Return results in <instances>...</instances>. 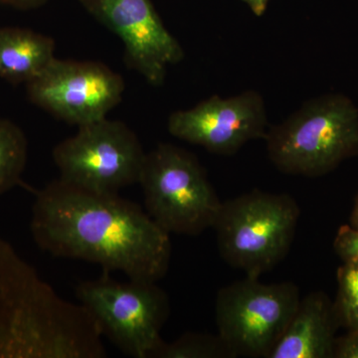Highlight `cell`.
Here are the masks:
<instances>
[{"instance_id":"6da1fadb","label":"cell","mask_w":358,"mask_h":358,"mask_svg":"<svg viewBox=\"0 0 358 358\" xmlns=\"http://www.w3.org/2000/svg\"><path fill=\"white\" fill-rule=\"evenodd\" d=\"M30 231L52 256L98 264L131 280L157 282L171 263V234L140 205L61 178L37 192Z\"/></svg>"},{"instance_id":"7a4b0ae2","label":"cell","mask_w":358,"mask_h":358,"mask_svg":"<svg viewBox=\"0 0 358 358\" xmlns=\"http://www.w3.org/2000/svg\"><path fill=\"white\" fill-rule=\"evenodd\" d=\"M100 329L0 239V358H103Z\"/></svg>"},{"instance_id":"3957f363","label":"cell","mask_w":358,"mask_h":358,"mask_svg":"<svg viewBox=\"0 0 358 358\" xmlns=\"http://www.w3.org/2000/svg\"><path fill=\"white\" fill-rule=\"evenodd\" d=\"M268 159L282 173L319 178L358 155V108L343 94L308 100L268 127Z\"/></svg>"},{"instance_id":"277c9868","label":"cell","mask_w":358,"mask_h":358,"mask_svg":"<svg viewBox=\"0 0 358 358\" xmlns=\"http://www.w3.org/2000/svg\"><path fill=\"white\" fill-rule=\"evenodd\" d=\"M300 213L287 193L254 189L222 202L213 225L219 253L247 277L260 278L288 255Z\"/></svg>"},{"instance_id":"5b68a950","label":"cell","mask_w":358,"mask_h":358,"mask_svg":"<svg viewBox=\"0 0 358 358\" xmlns=\"http://www.w3.org/2000/svg\"><path fill=\"white\" fill-rule=\"evenodd\" d=\"M138 183L148 215L169 234L197 236L213 228L222 202L192 152L159 143L145 155Z\"/></svg>"},{"instance_id":"8992f818","label":"cell","mask_w":358,"mask_h":358,"mask_svg":"<svg viewBox=\"0 0 358 358\" xmlns=\"http://www.w3.org/2000/svg\"><path fill=\"white\" fill-rule=\"evenodd\" d=\"M108 274L78 284L79 303L102 336L122 352L134 358L155 357L164 343L160 331L169 315L166 292L155 282H119Z\"/></svg>"},{"instance_id":"52a82bcc","label":"cell","mask_w":358,"mask_h":358,"mask_svg":"<svg viewBox=\"0 0 358 358\" xmlns=\"http://www.w3.org/2000/svg\"><path fill=\"white\" fill-rule=\"evenodd\" d=\"M300 291L292 282L265 284L247 277L218 292V336L236 357L268 358L286 331Z\"/></svg>"},{"instance_id":"ba28073f","label":"cell","mask_w":358,"mask_h":358,"mask_svg":"<svg viewBox=\"0 0 358 358\" xmlns=\"http://www.w3.org/2000/svg\"><path fill=\"white\" fill-rule=\"evenodd\" d=\"M145 155L133 129L107 117L79 127L76 134L61 141L52 152L61 179L110 193L138 183Z\"/></svg>"},{"instance_id":"9c48e42d","label":"cell","mask_w":358,"mask_h":358,"mask_svg":"<svg viewBox=\"0 0 358 358\" xmlns=\"http://www.w3.org/2000/svg\"><path fill=\"white\" fill-rule=\"evenodd\" d=\"M124 89L121 75L103 63L57 58L26 84L30 103L78 128L107 117Z\"/></svg>"},{"instance_id":"30bf717a","label":"cell","mask_w":358,"mask_h":358,"mask_svg":"<svg viewBox=\"0 0 358 358\" xmlns=\"http://www.w3.org/2000/svg\"><path fill=\"white\" fill-rule=\"evenodd\" d=\"M85 10L124 44L127 67L152 86L185 59L178 40L167 30L152 0H79Z\"/></svg>"},{"instance_id":"8fae6325","label":"cell","mask_w":358,"mask_h":358,"mask_svg":"<svg viewBox=\"0 0 358 358\" xmlns=\"http://www.w3.org/2000/svg\"><path fill=\"white\" fill-rule=\"evenodd\" d=\"M167 129L171 136L212 154L233 155L249 141L265 138L268 129L265 100L255 90L228 98L211 96L192 109L173 112Z\"/></svg>"},{"instance_id":"7c38bea8","label":"cell","mask_w":358,"mask_h":358,"mask_svg":"<svg viewBox=\"0 0 358 358\" xmlns=\"http://www.w3.org/2000/svg\"><path fill=\"white\" fill-rule=\"evenodd\" d=\"M339 327L334 303L322 292L301 299L286 331L268 358L334 357Z\"/></svg>"},{"instance_id":"4fadbf2b","label":"cell","mask_w":358,"mask_h":358,"mask_svg":"<svg viewBox=\"0 0 358 358\" xmlns=\"http://www.w3.org/2000/svg\"><path fill=\"white\" fill-rule=\"evenodd\" d=\"M53 38L28 28L0 27V78L27 84L55 60Z\"/></svg>"},{"instance_id":"5bb4252c","label":"cell","mask_w":358,"mask_h":358,"mask_svg":"<svg viewBox=\"0 0 358 358\" xmlns=\"http://www.w3.org/2000/svg\"><path fill=\"white\" fill-rule=\"evenodd\" d=\"M28 159V141L15 122L0 117V195L20 185Z\"/></svg>"},{"instance_id":"9a60e30c","label":"cell","mask_w":358,"mask_h":358,"mask_svg":"<svg viewBox=\"0 0 358 358\" xmlns=\"http://www.w3.org/2000/svg\"><path fill=\"white\" fill-rule=\"evenodd\" d=\"M155 357L225 358L235 357V355L219 336L187 334L173 343H164Z\"/></svg>"},{"instance_id":"2e32d148","label":"cell","mask_w":358,"mask_h":358,"mask_svg":"<svg viewBox=\"0 0 358 358\" xmlns=\"http://www.w3.org/2000/svg\"><path fill=\"white\" fill-rule=\"evenodd\" d=\"M338 296L334 303L339 327L358 329V265L343 263L338 268Z\"/></svg>"},{"instance_id":"e0dca14e","label":"cell","mask_w":358,"mask_h":358,"mask_svg":"<svg viewBox=\"0 0 358 358\" xmlns=\"http://www.w3.org/2000/svg\"><path fill=\"white\" fill-rule=\"evenodd\" d=\"M334 248L343 263L358 265V229L350 224L341 226L334 238Z\"/></svg>"},{"instance_id":"ac0fdd59","label":"cell","mask_w":358,"mask_h":358,"mask_svg":"<svg viewBox=\"0 0 358 358\" xmlns=\"http://www.w3.org/2000/svg\"><path fill=\"white\" fill-rule=\"evenodd\" d=\"M334 357L358 358V329H350L345 336L336 339Z\"/></svg>"},{"instance_id":"d6986e66","label":"cell","mask_w":358,"mask_h":358,"mask_svg":"<svg viewBox=\"0 0 358 358\" xmlns=\"http://www.w3.org/2000/svg\"><path fill=\"white\" fill-rule=\"evenodd\" d=\"M48 0H0V6L13 7L18 10L27 11L40 8Z\"/></svg>"},{"instance_id":"ffe728a7","label":"cell","mask_w":358,"mask_h":358,"mask_svg":"<svg viewBox=\"0 0 358 358\" xmlns=\"http://www.w3.org/2000/svg\"><path fill=\"white\" fill-rule=\"evenodd\" d=\"M241 1L244 2V3L249 7L250 10H251L253 14L260 17V16H263L266 10H267L270 0H241Z\"/></svg>"},{"instance_id":"44dd1931","label":"cell","mask_w":358,"mask_h":358,"mask_svg":"<svg viewBox=\"0 0 358 358\" xmlns=\"http://www.w3.org/2000/svg\"><path fill=\"white\" fill-rule=\"evenodd\" d=\"M350 225L355 229H358V194L355 199V205H353L352 214H350Z\"/></svg>"}]
</instances>
